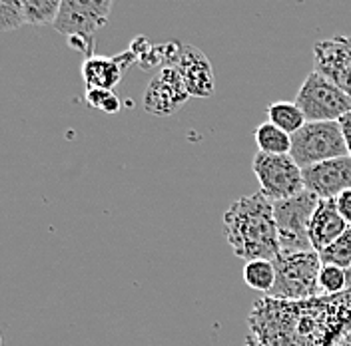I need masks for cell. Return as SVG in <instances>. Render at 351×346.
Wrapping results in <instances>:
<instances>
[{"instance_id":"obj_1","label":"cell","mask_w":351,"mask_h":346,"mask_svg":"<svg viewBox=\"0 0 351 346\" xmlns=\"http://www.w3.org/2000/svg\"><path fill=\"white\" fill-rule=\"evenodd\" d=\"M351 332V291L304 301L262 297L247 315L254 346H335Z\"/></svg>"},{"instance_id":"obj_2","label":"cell","mask_w":351,"mask_h":346,"mask_svg":"<svg viewBox=\"0 0 351 346\" xmlns=\"http://www.w3.org/2000/svg\"><path fill=\"white\" fill-rule=\"evenodd\" d=\"M221 223L226 241L236 257L274 261L280 255L274 201L262 191L236 199L226 209Z\"/></svg>"},{"instance_id":"obj_3","label":"cell","mask_w":351,"mask_h":346,"mask_svg":"<svg viewBox=\"0 0 351 346\" xmlns=\"http://www.w3.org/2000/svg\"><path fill=\"white\" fill-rule=\"evenodd\" d=\"M112 6L114 0H62L54 28L72 48L92 56L94 38L108 24Z\"/></svg>"},{"instance_id":"obj_4","label":"cell","mask_w":351,"mask_h":346,"mask_svg":"<svg viewBox=\"0 0 351 346\" xmlns=\"http://www.w3.org/2000/svg\"><path fill=\"white\" fill-rule=\"evenodd\" d=\"M276 284L267 297L282 301H304L319 295L317 277L322 271V257L317 251L280 253L276 259Z\"/></svg>"},{"instance_id":"obj_5","label":"cell","mask_w":351,"mask_h":346,"mask_svg":"<svg viewBox=\"0 0 351 346\" xmlns=\"http://www.w3.org/2000/svg\"><path fill=\"white\" fill-rule=\"evenodd\" d=\"M317 203H319V199L307 189H304L295 197L274 201L280 253L313 251L311 241H309V221H311Z\"/></svg>"},{"instance_id":"obj_6","label":"cell","mask_w":351,"mask_h":346,"mask_svg":"<svg viewBox=\"0 0 351 346\" xmlns=\"http://www.w3.org/2000/svg\"><path fill=\"white\" fill-rule=\"evenodd\" d=\"M289 155L302 170L348 155L339 122H307L302 130L291 135Z\"/></svg>"},{"instance_id":"obj_7","label":"cell","mask_w":351,"mask_h":346,"mask_svg":"<svg viewBox=\"0 0 351 346\" xmlns=\"http://www.w3.org/2000/svg\"><path fill=\"white\" fill-rule=\"evenodd\" d=\"M295 104L307 122H339L351 111V98L328 78L311 72L298 90Z\"/></svg>"},{"instance_id":"obj_8","label":"cell","mask_w":351,"mask_h":346,"mask_svg":"<svg viewBox=\"0 0 351 346\" xmlns=\"http://www.w3.org/2000/svg\"><path fill=\"white\" fill-rule=\"evenodd\" d=\"M252 170L260 181V191L271 201L295 197L306 189L304 170L295 163V159L289 153L269 155L258 152L254 155Z\"/></svg>"},{"instance_id":"obj_9","label":"cell","mask_w":351,"mask_h":346,"mask_svg":"<svg viewBox=\"0 0 351 346\" xmlns=\"http://www.w3.org/2000/svg\"><path fill=\"white\" fill-rule=\"evenodd\" d=\"M188 98L192 96L184 84L180 72L174 66H164L156 72V76L144 90L142 106L152 116L168 118V116H174L176 111L188 102Z\"/></svg>"},{"instance_id":"obj_10","label":"cell","mask_w":351,"mask_h":346,"mask_svg":"<svg viewBox=\"0 0 351 346\" xmlns=\"http://www.w3.org/2000/svg\"><path fill=\"white\" fill-rule=\"evenodd\" d=\"M313 72L351 98V36H335L313 46Z\"/></svg>"},{"instance_id":"obj_11","label":"cell","mask_w":351,"mask_h":346,"mask_svg":"<svg viewBox=\"0 0 351 346\" xmlns=\"http://www.w3.org/2000/svg\"><path fill=\"white\" fill-rule=\"evenodd\" d=\"M304 183L307 191L322 201L337 199L343 191L351 189V157L343 155L306 168Z\"/></svg>"},{"instance_id":"obj_12","label":"cell","mask_w":351,"mask_h":346,"mask_svg":"<svg viewBox=\"0 0 351 346\" xmlns=\"http://www.w3.org/2000/svg\"><path fill=\"white\" fill-rule=\"evenodd\" d=\"M174 68L180 72L184 84L192 98H210L216 90L214 70L206 54L190 44L182 46V52L176 60Z\"/></svg>"},{"instance_id":"obj_13","label":"cell","mask_w":351,"mask_h":346,"mask_svg":"<svg viewBox=\"0 0 351 346\" xmlns=\"http://www.w3.org/2000/svg\"><path fill=\"white\" fill-rule=\"evenodd\" d=\"M136 62V56L130 48L114 58L108 56H98L92 54L86 56V60L82 62V80L86 84V90L92 88H104V90H114V86L122 80L124 72Z\"/></svg>"},{"instance_id":"obj_14","label":"cell","mask_w":351,"mask_h":346,"mask_svg":"<svg viewBox=\"0 0 351 346\" xmlns=\"http://www.w3.org/2000/svg\"><path fill=\"white\" fill-rule=\"evenodd\" d=\"M350 229L348 221L341 217L335 199H319L311 221H309V241L313 251L322 253L329 245Z\"/></svg>"},{"instance_id":"obj_15","label":"cell","mask_w":351,"mask_h":346,"mask_svg":"<svg viewBox=\"0 0 351 346\" xmlns=\"http://www.w3.org/2000/svg\"><path fill=\"white\" fill-rule=\"evenodd\" d=\"M62 0H21L19 2V22L21 26H48L56 22Z\"/></svg>"},{"instance_id":"obj_16","label":"cell","mask_w":351,"mask_h":346,"mask_svg":"<svg viewBox=\"0 0 351 346\" xmlns=\"http://www.w3.org/2000/svg\"><path fill=\"white\" fill-rule=\"evenodd\" d=\"M265 111H267V122L274 124V126H278L280 130L289 133V135L298 133L307 124L304 111H302V108L295 102H284V100H280V102L269 104L265 108Z\"/></svg>"},{"instance_id":"obj_17","label":"cell","mask_w":351,"mask_h":346,"mask_svg":"<svg viewBox=\"0 0 351 346\" xmlns=\"http://www.w3.org/2000/svg\"><path fill=\"white\" fill-rule=\"evenodd\" d=\"M243 281L250 289L263 293L267 297L271 293L274 284H276V265H274V261H247L243 265Z\"/></svg>"},{"instance_id":"obj_18","label":"cell","mask_w":351,"mask_h":346,"mask_svg":"<svg viewBox=\"0 0 351 346\" xmlns=\"http://www.w3.org/2000/svg\"><path fill=\"white\" fill-rule=\"evenodd\" d=\"M254 137L258 144V152L269 153V155H285L291 152V135L269 122L260 124L254 130Z\"/></svg>"},{"instance_id":"obj_19","label":"cell","mask_w":351,"mask_h":346,"mask_svg":"<svg viewBox=\"0 0 351 346\" xmlns=\"http://www.w3.org/2000/svg\"><path fill=\"white\" fill-rule=\"evenodd\" d=\"M322 263L324 265H335V267H350L351 265V227L341 235L339 239H335L328 249H324L319 253Z\"/></svg>"},{"instance_id":"obj_20","label":"cell","mask_w":351,"mask_h":346,"mask_svg":"<svg viewBox=\"0 0 351 346\" xmlns=\"http://www.w3.org/2000/svg\"><path fill=\"white\" fill-rule=\"evenodd\" d=\"M317 284H319V295H339L348 291L346 271L335 265H322Z\"/></svg>"},{"instance_id":"obj_21","label":"cell","mask_w":351,"mask_h":346,"mask_svg":"<svg viewBox=\"0 0 351 346\" xmlns=\"http://www.w3.org/2000/svg\"><path fill=\"white\" fill-rule=\"evenodd\" d=\"M86 104L92 109L104 111V114H118L122 108L120 98L116 96L114 90H104V88H92L86 90Z\"/></svg>"},{"instance_id":"obj_22","label":"cell","mask_w":351,"mask_h":346,"mask_svg":"<svg viewBox=\"0 0 351 346\" xmlns=\"http://www.w3.org/2000/svg\"><path fill=\"white\" fill-rule=\"evenodd\" d=\"M19 2L21 0H0V28H2V32H10V30L21 28Z\"/></svg>"},{"instance_id":"obj_23","label":"cell","mask_w":351,"mask_h":346,"mask_svg":"<svg viewBox=\"0 0 351 346\" xmlns=\"http://www.w3.org/2000/svg\"><path fill=\"white\" fill-rule=\"evenodd\" d=\"M335 203H337V209H339L341 217L348 221V225L351 227V189H348V191H343V194L339 195L335 199Z\"/></svg>"},{"instance_id":"obj_24","label":"cell","mask_w":351,"mask_h":346,"mask_svg":"<svg viewBox=\"0 0 351 346\" xmlns=\"http://www.w3.org/2000/svg\"><path fill=\"white\" fill-rule=\"evenodd\" d=\"M339 126L343 131V139H346V146H348V155L351 157V111L346 114L341 120H339Z\"/></svg>"},{"instance_id":"obj_25","label":"cell","mask_w":351,"mask_h":346,"mask_svg":"<svg viewBox=\"0 0 351 346\" xmlns=\"http://www.w3.org/2000/svg\"><path fill=\"white\" fill-rule=\"evenodd\" d=\"M335 346H351V332H348V334H346Z\"/></svg>"},{"instance_id":"obj_26","label":"cell","mask_w":351,"mask_h":346,"mask_svg":"<svg viewBox=\"0 0 351 346\" xmlns=\"http://www.w3.org/2000/svg\"><path fill=\"white\" fill-rule=\"evenodd\" d=\"M346 271V282H348V291H351V265L343 269Z\"/></svg>"},{"instance_id":"obj_27","label":"cell","mask_w":351,"mask_h":346,"mask_svg":"<svg viewBox=\"0 0 351 346\" xmlns=\"http://www.w3.org/2000/svg\"><path fill=\"white\" fill-rule=\"evenodd\" d=\"M243 346H254V345H252V343H247V341H245V345H243Z\"/></svg>"}]
</instances>
